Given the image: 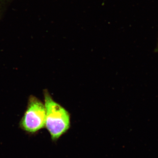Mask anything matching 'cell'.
Wrapping results in <instances>:
<instances>
[{"instance_id": "6da1fadb", "label": "cell", "mask_w": 158, "mask_h": 158, "mask_svg": "<svg viewBox=\"0 0 158 158\" xmlns=\"http://www.w3.org/2000/svg\"><path fill=\"white\" fill-rule=\"evenodd\" d=\"M46 110L45 127L53 141H56L69 130L70 115L68 111L55 101L47 89L43 90Z\"/></svg>"}, {"instance_id": "7a4b0ae2", "label": "cell", "mask_w": 158, "mask_h": 158, "mask_svg": "<svg viewBox=\"0 0 158 158\" xmlns=\"http://www.w3.org/2000/svg\"><path fill=\"white\" fill-rule=\"evenodd\" d=\"M44 103L34 95L29 97L27 108L19 122V127L29 134H35L45 127Z\"/></svg>"}]
</instances>
